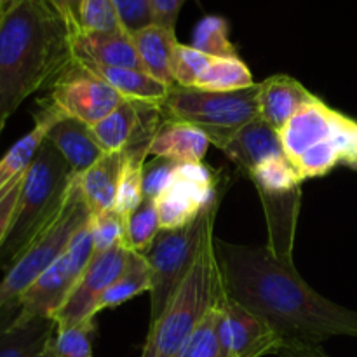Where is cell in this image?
Returning <instances> with one entry per match:
<instances>
[{"label":"cell","instance_id":"obj_13","mask_svg":"<svg viewBox=\"0 0 357 357\" xmlns=\"http://www.w3.org/2000/svg\"><path fill=\"white\" fill-rule=\"evenodd\" d=\"M58 324L52 317L21 319L20 303L0 309V357H52Z\"/></svg>","mask_w":357,"mask_h":357},{"label":"cell","instance_id":"obj_24","mask_svg":"<svg viewBox=\"0 0 357 357\" xmlns=\"http://www.w3.org/2000/svg\"><path fill=\"white\" fill-rule=\"evenodd\" d=\"M150 271L146 265L145 258L142 255L132 251L131 260H129L128 268L124 274L98 298L96 305H94V317L98 312L107 309H115V307L122 305V303L129 302L135 296L143 295V293H150Z\"/></svg>","mask_w":357,"mask_h":357},{"label":"cell","instance_id":"obj_2","mask_svg":"<svg viewBox=\"0 0 357 357\" xmlns=\"http://www.w3.org/2000/svg\"><path fill=\"white\" fill-rule=\"evenodd\" d=\"M73 63L72 35L45 0H16L0 23V136L28 96Z\"/></svg>","mask_w":357,"mask_h":357},{"label":"cell","instance_id":"obj_39","mask_svg":"<svg viewBox=\"0 0 357 357\" xmlns=\"http://www.w3.org/2000/svg\"><path fill=\"white\" fill-rule=\"evenodd\" d=\"M185 2L187 0H150L153 23L174 30L178 16H180V10L183 9Z\"/></svg>","mask_w":357,"mask_h":357},{"label":"cell","instance_id":"obj_15","mask_svg":"<svg viewBox=\"0 0 357 357\" xmlns=\"http://www.w3.org/2000/svg\"><path fill=\"white\" fill-rule=\"evenodd\" d=\"M220 150L248 176L265 160L286 155L279 132L261 117L237 129Z\"/></svg>","mask_w":357,"mask_h":357},{"label":"cell","instance_id":"obj_28","mask_svg":"<svg viewBox=\"0 0 357 357\" xmlns=\"http://www.w3.org/2000/svg\"><path fill=\"white\" fill-rule=\"evenodd\" d=\"M126 222V246L135 253L143 255L160 232L157 204L152 199H143L142 204L129 213Z\"/></svg>","mask_w":357,"mask_h":357},{"label":"cell","instance_id":"obj_17","mask_svg":"<svg viewBox=\"0 0 357 357\" xmlns=\"http://www.w3.org/2000/svg\"><path fill=\"white\" fill-rule=\"evenodd\" d=\"M73 59L98 66L139 68L138 52L131 33L121 28L105 33H79L72 37Z\"/></svg>","mask_w":357,"mask_h":357},{"label":"cell","instance_id":"obj_10","mask_svg":"<svg viewBox=\"0 0 357 357\" xmlns=\"http://www.w3.org/2000/svg\"><path fill=\"white\" fill-rule=\"evenodd\" d=\"M132 251L126 244L115 246L103 253H94L75 288L54 316L58 330L75 326L84 321L94 319V305L98 298L124 274Z\"/></svg>","mask_w":357,"mask_h":357},{"label":"cell","instance_id":"obj_37","mask_svg":"<svg viewBox=\"0 0 357 357\" xmlns=\"http://www.w3.org/2000/svg\"><path fill=\"white\" fill-rule=\"evenodd\" d=\"M122 28L128 33H136L153 24L150 0H114Z\"/></svg>","mask_w":357,"mask_h":357},{"label":"cell","instance_id":"obj_31","mask_svg":"<svg viewBox=\"0 0 357 357\" xmlns=\"http://www.w3.org/2000/svg\"><path fill=\"white\" fill-rule=\"evenodd\" d=\"M89 230L94 253H103L112 248L126 244L124 216L119 215L115 209L93 213L89 218Z\"/></svg>","mask_w":357,"mask_h":357},{"label":"cell","instance_id":"obj_11","mask_svg":"<svg viewBox=\"0 0 357 357\" xmlns=\"http://www.w3.org/2000/svg\"><path fill=\"white\" fill-rule=\"evenodd\" d=\"M216 201L220 192L215 174L202 162L180 164L173 183L155 201L160 229L188 225Z\"/></svg>","mask_w":357,"mask_h":357},{"label":"cell","instance_id":"obj_7","mask_svg":"<svg viewBox=\"0 0 357 357\" xmlns=\"http://www.w3.org/2000/svg\"><path fill=\"white\" fill-rule=\"evenodd\" d=\"M91 211L80 192L79 180H73L58 215L26 248L0 281V309L17 302L45 268L65 251L72 237L89 222Z\"/></svg>","mask_w":357,"mask_h":357},{"label":"cell","instance_id":"obj_35","mask_svg":"<svg viewBox=\"0 0 357 357\" xmlns=\"http://www.w3.org/2000/svg\"><path fill=\"white\" fill-rule=\"evenodd\" d=\"M121 28L114 0H82L80 33H105Z\"/></svg>","mask_w":357,"mask_h":357},{"label":"cell","instance_id":"obj_22","mask_svg":"<svg viewBox=\"0 0 357 357\" xmlns=\"http://www.w3.org/2000/svg\"><path fill=\"white\" fill-rule=\"evenodd\" d=\"M131 37L143 72L152 75L166 87L176 86L171 73V58L178 44L174 30L153 23L132 33Z\"/></svg>","mask_w":357,"mask_h":357},{"label":"cell","instance_id":"obj_33","mask_svg":"<svg viewBox=\"0 0 357 357\" xmlns=\"http://www.w3.org/2000/svg\"><path fill=\"white\" fill-rule=\"evenodd\" d=\"M94 330H96L94 319L58 330L52 344V357H93L91 338Z\"/></svg>","mask_w":357,"mask_h":357},{"label":"cell","instance_id":"obj_16","mask_svg":"<svg viewBox=\"0 0 357 357\" xmlns=\"http://www.w3.org/2000/svg\"><path fill=\"white\" fill-rule=\"evenodd\" d=\"M302 82L291 75H272L264 82H258V112L268 126L281 131L289 119L303 107L316 100Z\"/></svg>","mask_w":357,"mask_h":357},{"label":"cell","instance_id":"obj_19","mask_svg":"<svg viewBox=\"0 0 357 357\" xmlns=\"http://www.w3.org/2000/svg\"><path fill=\"white\" fill-rule=\"evenodd\" d=\"M35 126L30 132L17 139L6 155L0 159V192L6 190L14 180L23 176L30 164L33 162L35 155H37L38 149H40L42 142L47 136V131L61 121V115L58 114L54 107L47 103L45 100L38 101V110L35 112Z\"/></svg>","mask_w":357,"mask_h":357},{"label":"cell","instance_id":"obj_21","mask_svg":"<svg viewBox=\"0 0 357 357\" xmlns=\"http://www.w3.org/2000/svg\"><path fill=\"white\" fill-rule=\"evenodd\" d=\"M124 160V150L122 152H105L86 173L77 178L91 215L115 208Z\"/></svg>","mask_w":357,"mask_h":357},{"label":"cell","instance_id":"obj_34","mask_svg":"<svg viewBox=\"0 0 357 357\" xmlns=\"http://www.w3.org/2000/svg\"><path fill=\"white\" fill-rule=\"evenodd\" d=\"M216 312L218 307L208 314L174 357H227L216 333Z\"/></svg>","mask_w":357,"mask_h":357},{"label":"cell","instance_id":"obj_32","mask_svg":"<svg viewBox=\"0 0 357 357\" xmlns=\"http://www.w3.org/2000/svg\"><path fill=\"white\" fill-rule=\"evenodd\" d=\"M213 56L204 54L195 47L178 42L171 58V73L174 84L180 87H195L199 77L208 68Z\"/></svg>","mask_w":357,"mask_h":357},{"label":"cell","instance_id":"obj_9","mask_svg":"<svg viewBox=\"0 0 357 357\" xmlns=\"http://www.w3.org/2000/svg\"><path fill=\"white\" fill-rule=\"evenodd\" d=\"M61 117L94 126L115 110L124 98L100 75L73 59L72 65L49 87L44 98Z\"/></svg>","mask_w":357,"mask_h":357},{"label":"cell","instance_id":"obj_3","mask_svg":"<svg viewBox=\"0 0 357 357\" xmlns=\"http://www.w3.org/2000/svg\"><path fill=\"white\" fill-rule=\"evenodd\" d=\"M68 162L47 138L26 169L9 230L0 246V268L9 271L26 248L58 215L72 187Z\"/></svg>","mask_w":357,"mask_h":357},{"label":"cell","instance_id":"obj_42","mask_svg":"<svg viewBox=\"0 0 357 357\" xmlns=\"http://www.w3.org/2000/svg\"><path fill=\"white\" fill-rule=\"evenodd\" d=\"M10 6V3H9ZM9 6H2L0 7V23H2V20H3V16H6V10H7V7Z\"/></svg>","mask_w":357,"mask_h":357},{"label":"cell","instance_id":"obj_25","mask_svg":"<svg viewBox=\"0 0 357 357\" xmlns=\"http://www.w3.org/2000/svg\"><path fill=\"white\" fill-rule=\"evenodd\" d=\"M250 180L260 192V197H284L295 194L303 181L288 155L265 160L257 169L251 171Z\"/></svg>","mask_w":357,"mask_h":357},{"label":"cell","instance_id":"obj_5","mask_svg":"<svg viewBox=\"0 0 357 357\" xmlns=\"http://www.w3.org/2000/svg\"><path fill=\"white\" fill-rule=\"evenodd\" d=\"M220 201L209 204L194 222L178 229H160L142 255L150 271V323L164 312L199 255L213 237Z\"/></svg>","mask_w":357,"mask_h":357},{"label":"cell","instance_id":"obj_27","mask_svg":"<svg viewBox=\"0 0 357 357\" xmlns=\"http://www.w3.org/2000/svg\"><path fill=\"white\" fill-rule=\"evenodd\" d=\"M253 75L239 56L232 58H211L208 68L197 80V89L229 93L255 86Z\"/></svg>","mask_w":357,"mask_h":357},{"label":"cell","instance_id":"obj_29","mask_svg":"<svg viewBox=\"0 0 357 357\" xmlns=\"http://www.w3.org/2000/svg\"><path fill=\"white\" fill-rule=\"evenodd\" d=\"M229 23L225 17L209 14L195 26L192 35V47L213 58H232L237 56L236 45L230 42Z\"/></svg>","mask_w":357,"mask_h":357},{"label":"cell","instance_id":"obj_8","mask_svg":"<svg viewBox=\"0 0 357 357\" xmlns=\"http://www.w3.org/2000/svg\"><path fill=\"white\" fill-rule=\"evenodd\" d=\"M94 255L89 222L72 237L61 255L45 268L44 274L23 293L20 303L21 319L31 317H52L66 302L84 268Z\"/></svg>","mask_w":357,"mask_h":357},{"label":"cell","instance_id":"obj_23","mask_svg":"<svg viewBox=\"0 0 357 357\" xmlns=\"http://www.w3.org/2000/svg\"><path fill=\"white\" fill-rule=\"evenodd\" d=\"M80 63V61H79ZM84 66L100 75L105 82L110 84L124 100L139 101V103H149L160 107L166 98L167 89L164 84L153 79L146 72L139 68H117V66H98L82 63Z\"/></svg>","mask_w":357,"mask_h":357},{"label":"cell","instance_id":"obj_26","mask_svg":"<svg viewBox=\"0 0 357 357\" xmlns=\"http://www.w3.org/2000/svg\"><path fill=\"white\" fill-rule=\"evenodd\" d=\"M126 160L122 167L121 180H119L117 199H115V211L121 216H128L135 211L143 201V167H145L149 146H131L126 149Z\"/></svg>","mask_w":357,"mask_h":357},{"label":"cell","instance_id":"obj_12","mask_svg":"<svg viewBox=\"0 0 357 357\" xmlns=\"http://www.w3.org/2000/svg\"><path fill=\"white\" fill-rule=\"evenodd\" d=\"M216 333L227 357H264L282 349V340L267 321L229 296L216 312Z\"/></svg>","mask_w":357,"mask_h":357},{"label":"cell","instance_id":"obj_6","mask_svg":"<svg viewBox=\"0 0 357 357\" xmlns=\"http://www.w3.org/2000/svg\"><path fill=\"white\" fill-rule=\"evenodd\" d=\"M160 112L164 119L202 129L209 142L220 149L237 129L260 117L258 84L229 93L173 86L167 89Z\"/></svg>","mask_w":357,"mask_h":357},{"label":"cell","instance_id":"obj_1","mask_svg":"<svg viewBox=\"0 0 357 357\" xmlns=\"http://www.w3.org/2000/svg\"><path fill=\"white\" fill-rule=\"evenodd\" d=\"M229 298L268 323L284 345H319L357 330V321L314 291L293 265V257L268 246L215 241Z\"/></svg>","mask_w":357,"mask_h":357},{"label":"cell","instance_id":"obj_44","mask_svg":"<svg viewBox=\"0 0 357 357\" xmlns=\"http://www.w3.org/2000/svg\"><path fill=\"white\" fill-rule=\"evenodd\" d=\"M14 2H16V0H14Z\"/></svg>","mask_w":357,"mask_h":357},{"label":"cell","instance_id":"obj_36","mask_svg":"<svg viewBox=\"0 0 357 357\" xmlns=\"http://www.w3.org/2000/svg\"><path fill=\"white\" fill-rule=\"evenodd\" d=\"M180 164L166 157H153L143 167V199L157 201L173 183Z\"/></svg>","mask_w":357,"mask_h":357},{"label":"cell","instance_id":"obj_20","mask_svg":"<svg viewBox=\"0 0 357 357\" xmlns=\"http://www.w3.org/2000/svg\"><path fill=\"white\" fill-rule=\"evenodd\" d=\"M45 138L56 146L63 159L68 162L75 178L86 173L105 153L94 139L91 126L75 121V119L65 117L58 121L49 129Z\"/></svg>","mask_w":357,"mask_h":357},{"label":"cell","instance_id":"obj_41","mask_svg":"<svg viewBox=\"0 0 357 357\" xmlns=\"http://www.w3.org/2000/svg\"><path fill=\"white\" fill-rule=\"evenodd\" d=\"M279 357H328L326 352L319 347V345H303V344H293L284 345L279 351Z\"/></svg>","mask_w":357,"mask_h":357},{"label":"cell","instance_id":"obj_30","mask_svg":"<svg viewBox=\"0 0 357 357\" xmlns=\"http://www.w3.org/2000/svg\"><path fill=\"white\" fill-rule=\"evenodd\" d=\"M338 162H344V155H342V150L338 146V143L333 138H330L314 145L312 149L307 150L293 164H295L296 171L302 176V180H310V178L326 174Z\"/></svg>","mask_w":357,"mask_h":357},{"label":"cell","instance_id":"obj_38","mask_svg":"<svg viewBox=\"0 0 357 357\" xmlns=\"http://www.w3.org/2000/svg\"><path fill=\"white\" fill-rule=\"evenodd\" d=\"M23 176L14 180L6 190L0 192V246H2L3 239H6L10 220H13L14 216V209H16L17 197H20L21 185H23Z\"/></svg>","mask_w":357,"mask_h":357},{"label":"cell","instance_id":"obj_18","mask_svg":"<svg viewBox=\"0 0 357 357\" xmlns=\"http://www.w3.org/2000/svg\"><path fill=\"white\" fill-rule=\"evenodd\" d=\"M209 145L211 142L202 129L187 122L164 119L150 143L149 153L178 164H199L208 153Z\"/></svg>","mask_w":357,"mask_h":357},{"label":"cell","instance_id":"obj_40","mask_svg":"<svg viewBox=\"0 0 357 357\" xmlns=\"http://www.w3.org/2000/svg\"><path fill=\"white\" fill-rule=\"evenodd\" d=\"M45 2L65 21L72 37L80 33V7H82V0H45Z\"/></svg>","mask_w":357,"mask_h":357},{"label":"cell","instance_id":"obj_4","mask_svg":"<svg viewBox=\"0 0 357 357\" xmlns=\"http://www.w3.org/2000/svg\"><path fill=\"white\" fill-rule=\"evenodd\" d=\"M227 298L216 258L215 239L199 255L192 271L169 300L164 312L150 323L142 357H174L209 312Z\"/></svg>","mask_w":357,"mask_h":357},{"label":"cell","instance_id":"obj_14","mask_svg":"<svg viewBox=\"0 0 357 357\" xmlns=\"http://www.w3.org/2000/svg\"><path fill=\"white\" fill-rule=\"evenodd\" d=\"M345 119H347L345 115L328 107L319 98L303 105L289 119L288 124L279 131L282 149H284L288 159L295 162L300 155H303L314 145L333 138Z\"/></svg>","mask_w":357,"mask_h":357},{"label":"cell","instance_id":"obj_43","mask_svg":"<svg viewBox=\"0 0 357 357\" xmlns=\"http://www.w3.org/2000/svg\"><path fill=\"white\" fill-rule=\"evenodd\" d=\"M14 0H0V7L2 6H9V3H13Z\"/></svg>","mask_w":357,"mask_h":357}]
</instances>
